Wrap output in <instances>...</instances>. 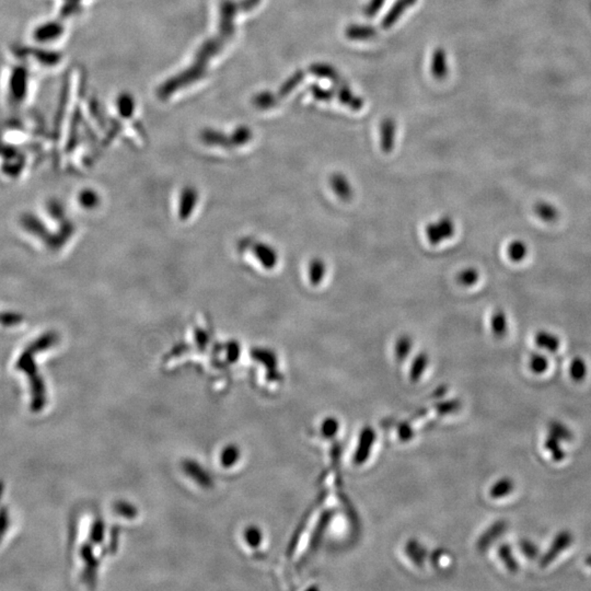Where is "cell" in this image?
I'll return each mask as SVG.
<instances>
[{"mask_svg": "<svg viewBox=\"0 0 591 591\" xmlns=\"http://www.w3.org/2000/svg\"><path fill=\"white\" fill-rule=\"evenodd\" d=\"M570 374L576 382L583 381L587 376V365L582 357H575L570 362Z\"/></svg>", "mask_w": 591, "mask_h": 591, "instance_id": "e0dca14e", "label": "cell"}, {"mask_svg": "<svg viewBox=\"0 0 591 591\" xmlns=\"http://www.w3.org/2000/svg\"><path fill=\"white\" fill-rule=\"evenodd\" d=\"M518 546L522 554L528 560L534 561L539 558L540 551H539L538 546L532 541L528 540V539H522V540L519 541Z\"/></svg>", "mask_w": 591, "mask_h": 591, "instance_id": "ac0fdd59", "label": "cell"}, {"mask_svg": "<svg viewBox=\"0 0 591 591\" xmlns=\"http://www.w3.org/2000/svg\"><path fill=\"white\" fill-rule=\"evenodd\" d=\"M549 360L542 354L534 352L531 355L530 360H529V368L531 372L536 374H542L549 369Z\"/></svg>", "mask_w": 591, "mask_h": 591, "instance_id": "2e32d148", "label": "cell"}, {"mask_svg": "<svg viewBox=\"0 0 591 591\" xmlns=\"http://www.w3.org/2000/svg\"><path fill=\"white\" fill-rule=\"evenodd\" d=\"M490 331L496 338H502L508 332V316L505 310L496 309L490 316Z\"/></svg>", "mask_w": 591, "mask_h": 591, "instance_id": "ba28073f", "label": "cell"}, {"mask_svg": "<svg viewBox=\"0 0 591 591\" xmlns=\"http://www.w3.org/2000/svg\"><path fill=\"white\" fill-rule=\"evenodd\" d=\"M573 534H570V531L563 530L561 532H558L556 536H555L554 540H553L552 544H551L550 549L546 551L544 554L542 555L540 558V561H539V564H540V567L544 568V567H548L555 558H558V555L563 552V551L566 550V549L570 548V544L573 543Z\"/></svg>", "mask_w": 591, "mask_h": 591, "instance_id": "7a4b0ae2", "label": "cell"}, {"mask_svg": "<svg viewBox=\"0 0 591 591\" xmlns=\"http://www.w3.org/2000/svg\"><path fill=\"white\" fill-rule=\"evenodd\" d=\"M498 555H500V560H502L503 563H504L507 570H510V573L518 572V562H517L516 558H515L514 553H512V548H510V544H507V543L502 544V546H500V549H498Z\"/></svg>", "mask_w": 591, "mask_h": 591, "instance_id": "4fadbf2b", "label": "cell"}, {"mask_svg": "<svg viewBox=\"0 0 591 591\" xmlns=\"http://www.w3.org/2000/svg\"><path fill=\"white\" fill-rule=\"evenodd\" d=\"M328 184H330L331 190L335 194L336 197L342 202L348 203L354 198V186H352V182L345 174L340 173V172L331 174Z\"/></svg>", "mask_w": 591, "mask_h": 591, "instance_id": "3957f363", "label": "cell"}, {"mask_svg": "<svg viewBox=\"0 0 591 591\" xmlns=\"http://www.w3.org/2000/svg\"><path fill=\"white\" fill-rule=\"evenodd\" d=\"M534 212L539 219L548 224L556 222L560 217V210L549 200H542L537 202L534 206Z\"/></svg>", "mask_w": 591, "mask_h": 591, "instance_id": "5b68a950", "label": "cell"}, {"mask_svg": "<svg viewBox=\"0 0 591 591\" xmlns=\"http://www.w3.org/2000/svg\"><path fill=\"white\" fill-rule=\"evenodd\" d=\"M507 256L512 263H522L529 256V246L524 240L514 239L508 243Z\"/></svg>", "mask_w": 591, "mask_h": 591, "instance_id": "52a82bcc", "label": "cell"}, {"mask_svg": "<svg viewBox=\"0 0 591 591\" xmlns=\"http://www.w3.org/2000/svg\"><path fill=\"white\" fill-rule=\"evenodd\" d=\"M4 492V484L3 482H0V500H1V495H3Z\"/></svg>", "mask_w": 591, "mask_h": 591, "instance_id": "7402d4cb", "label": "cell"}, {"mask_svg": "<svg viewBox=\"0 0 591 591\" xmlns=\"http://www.w3.org/2000/svg\"><path fill=\"white\" fill-rule=\"evenodd\" d=\"M508 524L505 520H500L496 524H493L486 534L481 537L480 542H478V548L481 550H486L488 546H490L495 540H498L505 531H506Z\"/></svg>", "mask_w": 591, "mask_h": 591, "instance_id": "9c48e42d", "label": "cell"}, {"mask_svg": "<svg viewBox=\"0 0 591 591\" xmlns=\"http://www.w3.org/2000/svg\"><path fill=\"white\" fill-rule=\"evenodd\" d=\"M585 562H586V564L588 565V566L591 567V554L587 556L586 560H585Z\"/></svg>", "mask_w": 591, "mask_h": 591, "instance_id": "44dd1931", "label": "cell"}, {"mask_svg": "<svg viewBox=\"0 0 591 591\" xmlns=\"http://www.w3.org/2000/svg\"><path fill=\"white\" fill-rule=\"evenodd\" d=\"M306 273H308V280H309L310 284L314 287H318L326 280V273H328V264L321 256H314L308 263Z\"/></svg>", "mask_w": 591, "mask_h": 591, "instance_id": "277c9868", "label": "cell"}, {"mask_svg": "<svg viewBox=\"0 0 591 591\" xmlns=\"http://www.w3.org/2000/svg\"><path fill=\"white\" fill-rule=\"evenodd\" d=\"M548 428L550 434L556 437L561 442L562 440L563 442H570V440H573V432L563 423L558 422V420H552L548 425Z\"/></svg>", "mask_w": 591, "mask_h": 591, "instance_id": "9a60e30c", "label": "cell"}, {"mask_svg": "<svg viewBox=\"0 0 591 591\" xmlns=\"http://www.w3.org/2000/svg\"><path fill=\"white\" fill-rule=\"evenodd\" d=\"M428 365V355L426 352H420L416 356L412 365V376L418 378L423 374Z\"/></svg>", "mask_w": 591, "mask_h": 591, "instance_id": "d6986e66", "label": "cell"}, {"mask_svg": "<svg viewBox=\"0 0 591 591\" xmlns=\"http://www.w3.org/2000/svg\"><path fill=\"white\" fill-rule=\"evenodd\" d=\"M457 232V224L452 216L444 215L428 222L425 236L430 246H440L452 239Z\"/></svg>", "mask_w": 591, "mask_h": 591, "instance_id": "6da1fadb", "label": "cell"}, {"mask_svg": "<svg viewBox=\"0 0 591 591\" xmlns=\"http://www.w3.org/2000/svg\"><path fill=\"white\" fill-rule=\"evenodd\" d=\"M534 342L538 348L554 352L560 350L561 340L556 334L550 331H539L534 335Z\"/></svg>", "mask_w": 591, "mask_h": 591, "instance_id": "8992f818", "label": "cell"}, {"mask_svg": "<svg viewBox=\"0 0 591 591\" xmlns=\"http://www.w3.org/2000/svg\"><path fill=\"white\" fill-rule=\"evenodd\" d=\"M560 442V440L551 434L544 440V447H546V450L550 452L553 460L556 461V462H562L566 458V452L563 450Z\"/></svg>", "mask_w": 591, "mask_h": 591, "instance_id": "7c38bea8", "label": "cell"}, {"mask_svg": "<svg viewBox=\"0 0 591 591\" xmlns=\"http://www.w3.org/2000/svg\"><path fill=\"white\" fill-rule=\"evenodd\" d=\"M9 514H8L7 507H3L0 510V542L3 540L4 536L7 532L8 527H9Z\"/></svg>", "mask_w": 591, "mask_h": 591, "instance_id": "ffe728a7", "label": "cell"}, {"mask_svg": "<svg viewBox=\"0 0 591 591\" xmlns=\"http://www.w3.org/2000/svg\"><path fill=\"white\" fill-rule=\"evenodd\" d=\"M413 348V338L408 334H403L396 340V345H394V352L398 360H403L408 357L410 352H412Z\"/></svg>", "mask_w": 591, "mask_h": 591, "instance_id": "5bb4252c", "label": "cell"}, {"mask_svg": "<svg viewBox=\"0 0 591 591\" xmlns=\"http://www.w3.org/2000/svg\"><path fill=\"white\" fill-rule=\"evenodd\" d=\"M515 490V482L510 478H500L490 488V498L498 500V498H506L512 490Z\"/></svg>", "mask_w": 591, "mask_h": 591, "instance_id": "8fae6325", "label": "cell"}, {"mask_svg": "<svg viewBox=\"0 0 591 591\" xmlns=\"http://www.w3.org/2000/svg\"><path fill=\"white\" fill-rule=\"evenodd\" d=\"M456 278L459 285L462 286V287H474V286L480 282V270H478V268H474V266H469V268L461 270L460 272L457 274Z\"/></svg>", "mask_w": 591, "mask_h": 591, "instance_id": "30bf717a", "label": "cell"}]
</instances>
